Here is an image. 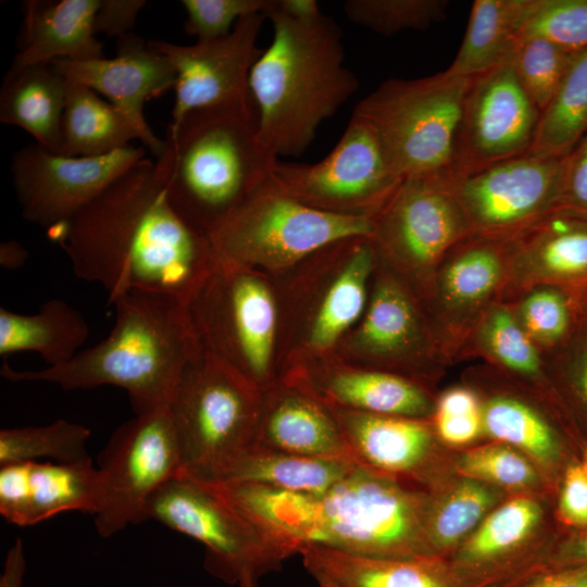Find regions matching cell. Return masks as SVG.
I'll list each match as a JSON object with an SVG mask.
<instances>
[{
    "label": "cell",
    "mask_w": 587,
    "mask_h": 587,
    "mask_svg": "<svg viewBox=\"0 0 587 587\" xmlns=\"http://www.w3.org/2000/svg\"><path fill=\"white\" fill-rule=\"evenodd\" d=\"M58 229L75 275L100 284L109 303L135 290L188 303L217 262L209 237L171 207L155 162L146 158Z\"/></svg>",
    "instance_id": "6da1fadb"
},
{
    "label": "cell",
    "mask_w": 587,
    "mask_h": 587,
    "mask_svg": "<svg viewBox=\"0 0 587 587\" xmlns=\"http://www.w3.org/2000/svg\"><path fill=\"white\" fill-rule=\"evenodd\" d=\"M115 321L109 335L68 362L35 371L3 363L13 382H46L65 390L115 386L136 414L167 407L186 366L202 351L185 301L157 292L128 291L110 302Z\"/></svg>",
    "instance_id": "7a4b0ae2"
},
{
    "label": "cell",
    "mask_w": 587,
    "mask_h": 587,
    "mask_svg": "<svg viewBox=\"0 0 587 587\" xmlns=\"http://www.w3.org/2000/svg\"><path fill=\"white\" fill-rule=\"evenodd\" d=\"M266 18L273 37L249 77L259 136L278 159L299 157L321 124L355 93L359 82L345 66L341 32L332 18H294L277 0Z\"/></svg>",
    "instance_id": "3957f363"
},
{
    "label": "cell",
    "mask_w": 587,
    "mask_h": 587,
    "mask_svg": "<svg viewBox=\"0 0 587 587\" xmlns=\"http://www.w3.org/2000/svg\"><path fill=\"white\" fill-rule=\"evenodd\" d=\"M278 160L260 139L251 102L190 111L168 127L154 162L171 207L209 237L272 175Z\"/></svg>",
    "instance_id": "277c9868"
},
{
    "label": "cell",
    "mask_w": 587,
    "mask_h": 587,
    "mask_svg": "<svg viewBox=\"0 0 587 587\" xmlns=\"http://www.w3.org/2000/svg\"><path fill=\"white\" fill-rule=\"evenodd\" d=\"M377 264L370 237H349L272 277L280 310L279 376L334 352L365 311Z\"/></svg>",
    "instance_id": "5b68a950"
},
{
    "label": "cell",
    "mask_w": 587,
    "mask_h": 587,
    "mask_svg": "<svg viewBox=\"0 0 587 587\" xmlns=\"http://www.w3.org/2000/svg\"><path fill=\"white\" fill-rule=\"evenodd\" d=\"M262 390L204 350L184 370L168 403L182 474L222 483L254 445Z\"/></svg>",
    "instance_id": "8992f818"
},
{
    "label": "cell",
    "mask_w": 587,
    "mask_h": 587,
    "mask_svg": "<svg viewBox=\"0 0 587 587\" xmlns=\"http://www.w3.org/2000/svg\"><path fill=\"white\" fill-rule=\"evenodd\" d=\"M472 77L444 72L415 79H388L364 97L352 114L377 133L402 178L454 180L455 146Z\"/></svg>",
    "instance_id": "52a82bcc"
},
{
    "label": "cell",
    "mask_w": 587,
    "mask_h": 587,
    "mask_svg": "<svg viewBox=\"0 0 587 587\" xmlns=\"http://www.w3.org/2000/svg\"><path fill=\"white\" fill-rule=\"evenodd\" d=\"M187 305L205 352L260 390L278 379L280 310L271 276L217 261Z\"/></svg>",
    "instance_id": "ba28073f"
},
{
    "label": "cell",
    "mask_w": 587,
    "mask_h": 587,
    "mask_svg": "<svg viewBox=\"0 0 587 587\" xmlns=\"http://www.w3.org/2000/svg\"><path fill=\"white\" fill-rule=\"evenodd\" d=\"M372 232L373 217L309 207L271 175L209 239L217 261L277 277L333 242Z\"/></svg>",
    "instance_id": "9c48e42d"
},
{
    "label": "cell",
    "mask_w": 587,
    "mask_h": 587,
    "mask_svg": "<svg viewBox=\"0 0 587 587\" xmlns=\"http://www.w3.org/2000/svg\"><path fill=\"white\" fill-rule=\"evenodd\" d=\"M320 501V546L382 559L436 557L426 536L432 495L407 480L357 463Z\"/></svg>",
    "instance_id": "30bf717a"
},
{
    "label": "cell",
    "mask_w": 587,
    "mask_h": 587,
    "mask_svg": "<svg viewBox=\"0 0 587 587\" xmlns=\"http://www.w3.org/2000/svg\"><path fill=\"white\" fill-rule=\"evenodd\" d=\"M148 520L202 544L205 567L228 584H239L243 577L257 580L291 557L213 484L182 473L153 495L145 513Z\"/></svg>",
    "instance_id": "8fae6325"
},
{
    "label": "cell",
    "mask_w": 587,
    "mask_h": 587,
    "mask_svg": "<svg viewBox=\"0 0 587 587\" xmlns=\"http://www.w3.org/2000/svg\"><path fill=\"white\" fill-rule=\"evenodd\" d=\"M470 234L451 183L402 179L373 216L370 237L378 264L425 298L446 253Z\"/></svg>",
    "instance_id": "7c38bea8"
},
{
    "label": "cell",
    "mask_w": 587,
    "mask_h": 587,
    "mask_svg": "<svg viewBox=\"0 0 587 587\" xmlns=\"http://www.w3.org/2000/svg\"><path fill=\"white\" fill-rule=\"evenodd\" d=\"M98 534L109 538L145 522L153 495L182 473L179 446L168 407L136 414L111 436L99 455Z\"/></svg>",
    "instance_id": "4fadbf2b"
},
{
    "label": "cell",
    "mask_w": 587,
    "mask_h": 587,
    "mask_svg": "<svg viewBox=\"0 0 587 587\" xmlns=\"http://www.w3.org/2000/svg\"><path fill=\"white\" fill-rule=\"evenodd\" d=\"M333 354L350 364L422 384L449 361L423 302L403 280L379 264L362 317Z\"/></svg>",
    "instance_id": "5bb4252c"
},
{
    "label": "cell",
    "mask_w": 587,
    "mask_h": 587,
    "mask_svg": "<svg viewBox=\"0 0 587 587\" xmlns=\"http://www.w3.org/2000/svg\"><path fill=\"white\" fill-rule=\"evenodd\" d=\"M272 178L286 193L309 207L370 217L402 180L376 130L354 114L324 159L312 164L278 160Z\"/></svg>",
    "instance_id": "9a60e30c"
},
{
    "label": "cell",
    "mask_w": 587,
    "mask_h": 587,
    "mask_svg": "<svg viewBox=\"0 0 587 587\" xmlns=\"http://www.w3.org/2000/svg\"><path fill=\"white\" fill-rule=\"evenodd\" d=\"M513 250L512 236L470 233L439 263L422 302L449 361L485 312L503 301Z\"/></svg>",
    "instance_id": "2e32d148"
},
{
    "label": "cell",
    "mask_w": 587,
    "mask_h": 587,
    "mask_svg": "<svg viewBox=\"0 0 587 587\" xmlns=\"http://www.w3.org/2000/svg\"><path fill=\"white\" fill-rule=\"evenodd\" d=\"M565 157L527 152L452 183L470 233L514 236L560 207Z\"/></svg>",
    "instance_id": "e0dca14e"
},
{
    "label": "cell",
    "mask_w": 587,
    "mask_h": 587,
    "mask_svg": "<svg viewBox=\"0 0 587 587\" xmlns=\"http://www.w3.org/2000/svg\"><path fill=\"white\" fill-rule=\"evenodd\" d=\"M128 146L98 157H67L37 143L16 151L11 172L22 215L45 228H60L118 176L143 160Z\"/></svg>",
    "instance_id": "ac0fdd59"
},
{
    "label": "cell",
    "mask_w": 587,
    "mask_h": 587,
    "mask_svg": "<svg viewBox=\"0 0 587 587\" xmlns=\"http://www.w3.org/2000/svg\"><path fill=\"white\" fill-rule=\"evenodd\" d=\"M539 116L511 62L472 76L457 138L453 183L529 152Z\"/></svg>",
    "instance_id": "d6986e66"
},
{
    "label": "cell",
    "mask_w": 587,
    "mask_h": 587,
    "mask_svg": "<svg viewBox=\"0 0 587 587\" xmlns=\"http://www.w3.org/2000/svg\"><path fill=\"white\" fill-rule=\"evenodd\" d=\"M265 18L263 13L243 16L228 35L193 45L148 41L150 48L168 59L176 74L168 127L196 109L253 102L249 77L263 51L257 42Z\"/></svg>",
    "instance_id": "ffe728a7"
},
{
    "label": "cell",
    "mask_w": 587,
    "mask_h": 587,
    "mask_svg": "<svg viewBox=\"0 0 587 587\" xmlns=\"http://www.w3.org/2000/svg\"><path fill=\"white\" fill-rule=\"evenodd\" d=\"M284 377L330 408L428 419L435 401L424 384L395 373L359 366L335 354L313 358L285 370Z\"/></svg>",
    "instance_id": "44dd1931"
},
{
    "label": "cell",
    "mask_w": 587,
    "mask_h": 587,
    "mask_svg": "<svg viewBox=\"0 0 587 587\" xmlns=\"http://www.w3.org/2000/svg\"><path fill=\"white\" fill-rule=\"evenodd\" d=\"M63 77L105 96L141 133V142L155 158L165 140L155 136L143 115L145 103L174 89L176 74L168 59L134 35L120 37L113 58L51 62Z\"/></svg>",
    "instance_id": "7402d4cb"
},
{
    "label": "cell",
    "mask_w": 587,
    "mask_h": 587,
    "mask_svg": "<svg viewBox=\"0 0 587 587\" xmlns=\"http://www.w3.org/2000/svg\"><path fill=\"white\" fill-rule=\"evenodd\" d=\"M330 409L359 464L407 482L432 478L437 437L428 419Z\"/></svg>",
    "instance_id": "603a6c76"
},
{
    "label": "cell",
    "mask_w": 587,
    "mask_h": 587,
    "mask_svg": "<svg viewBox=\"0 0 587 587\" xmlns=\"http://www.w3.org/2000/svg\"><path fill=\"white\" fill-rule=\"evenodd\" d=\"M513 237L511 301L532 287H564L587 279V214L558 207Z\"/></svg>",
    "instance_id": "cb8c5ba5"
},
{
    "label": "cell",
    "mask_w": 587,
    "mask_h": 587,
    "mask_svg": "<svg viewBox=\"0 0 587 587\" xmlns=\"http://www.w3.org/2000/svg\"><path fill=\"white\" fill-rule=\"evenodd\" d=\"M541 517L540 504L529 497L488 513L448 560L462 587H501L526 573L519 555Z\"/></svg>",
    "instance_id": "d4e9b609"
},
{
    "label": "cell",
    "mask_w": 587,
    "mask_h": 587,
    "mask_svg": "<svg viewBox=\"0 0 587 587\" xmlns=\"http://www.w3.org/2000/svg\"><path fill=\"white\" fill-rule=\"evenodd\" d=\"M254 445L308 457H351L332 409L284 377L262 390Z\"/></svg>",
    "instance_id": "484cf974"
},
{
    "label": "cell",
    "mask_w": 587,
    "mask_h": 587,
    "mask_svg": "<svg viewBox=\"0 0 587 587\" xmlns=\"http://www.w3.org/2000/svg\"><path fill=\"white\" fill-rule=\"evenodd\" d=\"M102 0L28 1L24 43L9 71L55 60L104 58L95 18Z\"/></svg>",
    "instance_id": "4316f807"
},
{
    "label": "cell",
    "mask_w": 587,
    "mask_h": 587,
    "mask_svg": "<svg viewBox=\"0 0 587 587\" xmlns=\"http://www.w3.org/2000/svg\"><path fill=\"white\" fill-rule=\"evenodd\" d=\"M308 572L341 587H462L441 557L382 559L311 545L300 552Z\"/></svg>",
    "instance_id": "83f0119b"
},
{
    "label": "cell",
    "mask_w": 587,
    "mask_h": 587,
    "mask_svg": "<svg viewBox=\"0 0 587 587\" xmlns=\"http://www.w3.org/2000/svg\"><path fill=\"white\" fill-rule=\"evenodd\" d=\"M213 485L291 555L321 544L320 496L247 483Z\"/></svg>",
    "instance_id": "f1b7e54d"
},
{
    "label": "cell",
    "mask_w": 587,
    "mask_h": 587,
    "mask_svg": "<svg viewBox=\"0 0 587 587\" xmlns=\"http://www.w3.org/2000/svg\"><path fill=\"white\" fill-rule=\"evenodd\" d=\"M66 79L52 63L8 71L0 92V121L29 133L41 148L60 153Z\"/></svg>",
    "instance_id": "f546056e"
},
{
    "label": "cell",
    "mask_w": 587,
    "mask_h": 587,
    "mask_svg": "<svg viewBox=\"0 0 587 587\" xmlns=\"http://www.w3.org/2000/svg\"><path fill=\"white\" fill-rule=\"evenodd\" d=\"M88 336L83 315L61 299L43 302L29 315L0 309V355L33 351L57 366L73 359Z\"/></svg>",
    "instance_id": "4dcf8cb0"
},
{
    "label": "cell",
    "mask_w": 587,
    "mask_h": 587,
    "mask_svg": "<svg viewBox=\"0 0 587 587\" xmlns=\"http://www.w3.org/2000/svg\"><path fill=\"white\" fill-rule=\"evenodd\" d=\"M141 133L134 122L96 91L66 79L60 154L98 157L126 148Z\"/></svg>",
    "instance_id": "1f68e13d"
},
{
    "label": "cell",
    "mask_w": 587,
    "mask_h": 587,
    "mask_svg": "<svg viewBox=\"0 0 587 587\" xmlns=\"http://www.w3.org/2000/svg\"><path fill=\"white\" fill-rule=\"evenodd\" d=\"M357 463L351 457H308L253 445L222 483L257 484L323 496Z\"/></svg>",
    "instance_id": "d6a6232c"
},
{
    "label": "cell",
    "mask_w": 587,
    "mask_h": 587,
    "mask_svg": "<svg viewBox=\"0 0 587 587\" xmlns=\"http://www.w3.org/2000/svg\"><path fill=\"white\" fill-rule=\"evenodd\" d=\"M100 480L90 457L73 462H29L26 526L68 511L95 515Z\"/></svg>",
    "instance_id": "836d02e7"
},
{
    "label": "cell",
    "mask_w": 587,
    "mask_h": 587,
    "mask_svg": "<svg viewBox=\"0 0 587 587\" xmlns=\"http://www.w3.org/2000/svg\"><path fill=\"white\" fill-rule=\"evenodd\" d=\"M522 0H475L460 49L446 70L472 77L510 62L517 41Z\"/></svg>",
    "instance_id": "e575fe53"
},
{
    "label": "cell",
    "mask_w": 587,
    "mask_h": 587,
    "mask_svg": "<svg viewBox=\"0 0 587 587\" xmlns=\"http://www.w3.org/2000/svg\"><path fill=\"white\" fill-rule=\"evenodd\" d=\"M474 353L527 380L544 375V353L519 324L511 305L492 304L475 325L461 354Z\"/></svg>",
    "instance_id": "d590c367"
},
{
    "label": "cell",
    "mask_w": 587,
    "mask_h": 587,
    "mask_svg": "<svg viewBox=\"0 0 587 587\" xmlns=\"http://www.w3.org/2000/svg\"><path fill=\"white\" fill-rule=\"evenodd\" d=\"M587 132V49L574 53L549 104L540 113L529 152L566 155Z\"/></svg>",
    "instance_id": "8d00e7d4"
},
{
    "label": "cell",
    "mask_w": 587,
    "mask_h": 587,
    "mask_svg": "<svg viewBox=\"0 0 587 587\" xmlns=\"http://www.w3.org/2000/svg\"><path fill=\"white\" fill-rule=\"evenodd\" d=\"M483 433L523 451L541 465L558 461L561 446L546 417L532 404L511 395H495L482 402Z\"/></svg>",
    "instance_id": "74e56055"
},
{
    "label": "cell",
    "mask_w": 587,
    "mask_h": 587,
    "mask_svg": "<svg viewBox=\"0 0 587 587\" xmlns=\"http://www.w3.org/2000/svg\"><path fill=\"white\" fill-rule=\"evenodd\" d=\"M497 495L488 484L465 477L444 495H432L426 536L434 555L445 558L487 516Z\"/></svg>",
    "instance_id": "f35d334b"
},
{
    "label": "cell",
    "mask_w": 587,
    "mask_h": 587,
    "mask_svg": "<svg viewBox=\"0 0 587 587\" xmlns=\"http://www.w3.org/2000/svg\"><path fill=\"white\" fill-rule=\"evenodd\" d=\"M90 435L86 426L66 420L40 426L3 428L0 430V465L39 459L63 463L87 458Z\"/></svg>",
    "instance_id": "ab89813d"
},
{
    "label": "cell",
    "mask_w": 587,
    "mask_h": 587,
    "mask_svg": "<svg viewBox=\"0 0 587 587\" xmlns=\"http://www.w3.org/2000/svg\"><path fill=\"white\" fill-rule=\"evenodd\" d=\"M530 36L570 53L587 49V0H522L517 39Z\"/></svg>",
    "instance_id": "60d3db41"
},
{
    "label": "cell",
    "mask_w": 587,
    "mask_h": 587,
    "mask_svg": "<svg viewBox=\"0 0 587 587\" xmlns=\"http://www.w3.org/2000/svg\"><path fill=\"white\" fill-rule=\"evenodd\" d=\"M508 303L523 330L542 353L567 336L572 325V305L562 287L535 286Z\"/></svg>",
    "instance_id": "b9f144b4"
},
{
    "label": "cell",
    "mask_w": 587,
    "mask_h": 587,
    "mask_svg": "<svg viewBox=\"0 0 587 587\" xmlns=\"http://www.w3.org/2000/svg\"><path fill=\"white\" fill-rule=\"evenodd\" d=\"M447 0H348L344 12L354 24L384 36L424 30L445 18Z\"/></svg>",
    "instance_id": "7bdbcfd3"
},
{
    "label": "cell",
    "mask_w": 587,
    "mask_h": 587,
    "mask_svg": "<svg viewBox=\"0 0 587 587\" xmlns=\"http://www.w3.org/2000/svg\"><path fill=\"white\" fill-rule=\"evenodd\" d=\"M573 55L542 37L517 39L510 62L540 113L554 96Z\"/></svg>",
    "instance_id": "ee69618b"
},
{
    "label": "cell",
    "mask_w": 587,
    "mask_h": 587,
    "mask_svg": "<svg viewBox=\"0 0 587 587\" xmlns=\"http://www.w3.org/2000/svg\"><path fill=\"white\" fill-rule=\"evenodd\" d=\"M465 477L510 489H526L538 482L527 458L508 445H488L463 453L457 462Z\"/></svg>",
    "instance_id": "f6af8a7d"
},
{
    "label": "cell",
    "mask_w": 587,
    "mask_h": 587,
    "mask_svg": "<svg viewBox=\"0 0 587 587\" xmlns=\"http://www.w3.org/2000/svg\"><path fill=\"white\" fill-rule=\"evenodd\" d=\"M432 417L436 437L448 445L469 444L483 433L482 402L465 387L445 391L435 401Z\"/></svg>",
    "instance_id": "bcb514c9"
},
{
    "label": "cell",
    "mask_w": 587,
    "mask_h": 587,
    "mask_svg": "<svg viewBox=\"0 0 587 587\" xmlns=\"http://www.w3.org/2000/svg\"><path fill=\"white\" fill-rule=\"evenodd\" d=\"M273 0H183L186 12L185 32L197 40L228 35L243 16L266 15Z\"/></svg>",
    "instance_id": "7dc6e473"
},
{
    "label": "cell",
    "mask_w": 587,
    "mask_h": 587,
    "mask_svg": "<svg viewBox=\"0 0 587 587\" xmlns=\"http://www.w3.org/2000/svg\"><path fill=\"white\" fill-rule=\"evenodd\" d=\"M29 462L0 465V514L18 526H26Z\"/></svg>",
    "instance_id": "c3c4849f"
},
{
    "label": "cell",
    "mask_w": 587,
    "mask_h": 587,
    "mask_svg": "<svg viewBox=\"0 0 587 587\" xmlns=\"http://www.w3.org/2000/svg\"><path fill=\"white\" fill-rule=\"evenodd\" d=\"M561 207L587 214V132L565 157Z\"/></svg>",
    "instance_id": "681fc988"
},
{
    "label": "cell",
    "mask_w": 587,
    "mask_h": 587,
    "mask_svg": "<svg viewBox=\"0 0 587 587\" xmlns=\"http://www.w3.org/2000/svg\"><path fill=\"white\" fill-rule=\"evenodd\" d=\"M501 587H587V563L536 566Z\"/></svg>",
    "instance_id": "f907efd6"
},
{
    "label": "cell",
    "mask_w": 587,
    "mask_h": 587,
    "mask_svg": "<svg viewBox=\"0 0 587 587\" xmlns=\"http://www.w3.org/2000/svg\"><path fill=\"white\" fill-rule=\"evenodd\" d=\"M559 510L566 523L587 526V473L583 465L575 463L567 467Z\"/></svg>",
    "instance_id": "816d5d0a"
},
{
    "label": "cell",
    "mask_w": 587,
    "mask_h": 587,
    "mask_svg": "<svg viewBox=\"0 0 587 587\" xmlns=\"http://www.w3.org/2000/svg\"><path fill=\"white\" fill-rule=\"evenodd\" d=\"M142 0H102L95 18V33L125 36L133 28Z\"/></svg>",
    "instance_id": "f5cc1de1"
},
{
    "label": "cell",
    "mask_w": 587,
    "mask_h": 587,
    "mask_svg": "<svg viewBox=\"0 0 587 587\" xmlns=\"http://www.w3.org/2000/svg\"><path fill=\"white\" fill-rule=\"evenodd\" d=\"M25 567L23 541L16 538L7 552L0 587H22Z\"/></svg>",
    "instance_id": "db71d44e"
},
{
    "label": "cell",
    "mask_w": 587,
    "mask_h": 587,
    "mask_svg": "<svg viewBox=\"0 0 587 587\" xmlns=\"http://www.w3.org/2000/svg\"><path fill=\"white\" fill-rule=\"evenodd\" d=\"M580 563H587V533L560 546L549 558L548 563L542 565L557 566Z\"/></svg>",
    "instance_id": "11a10c76"
},
{
    "label": "cell",
    "mask_w": 587,
    "mask_h": 587,
    "mask_svg": "<svg viewBox=\"0 0 587 587\" xmlns=\"http://www.w3.org/2000/svg\"><path fill=\"white\" fill-rule=\"evenodd\" d=\"M277 7L297 20H314L323 14L314 0H277Z\"/></svg>",
    "instance_id": "9f6ffc18"
},
{
    "label": "cell",
    "mask_w": 587,
    "mask_h": 587,
    "mask_svg": "<svg viewBox=\"0 0 587 587\" xmlns=\"http://www.w3.org/2000/svg\"><path fill=\"white\" fill-rule=\"evenodd\" d=\"M27 257V251L15 240L3 241L0 246V263L5 268L22 266Z\"/></svg>",
    "instance_id": "6f0895ef"
},
{
    "label": "cell",
    "mask_w": 587,
    "mask_h": 587,
    "mask_svg": "<svg viewBox=\"0 0 587 587\" xmlns=\"http://www.w3.org/2000/svg\"><path fill=\"white\" fill-rule=\"evenodd\" d=\"M578 382L582 394L587 402V349L580 360Z\"/></svg>",
    "instance_id": "680465c9"
},
{
    "label": "cell",
    "mask_w": 587,
    "mask_h": 587,
    "mask_svg": "<svg viewBox=\"0 0 587 587\" xmlns=\"http://www.w3.org/2000/svg\"><path fill=\"white\" fill-rule=\"evenodd\" d=\"M316 582L319 583L320 587H341L340 585L328 578H317Z\"/></svg>",
    "instance_id": "91938a15"
},
{
    "label": "cell",
    "mask_w": 587,
    "mask_h": 587,
    "mask_svg": "<svg viewBox=\"0 0 587 587\" xmlns=\"http://www.w3.org/2000/svg\"><path fill=\"white\" fill-rule=\"evenodd\" d=\"M255 579L254 578H251V577H243L240 583H239V586L240 587H257L255 585Z\"/></svg>",
    "instance_id": "94428289"
},
{
    "label": "cell",
    "mask_w": 587,
    "mask_h": 587,
    "mask_svg": "<svg viewBox=\"0 0 587 587\" xmlns=\"http://www.w3.org/2000/svg\"><path fill=\"white\" fill-rule=\"evenodd\" d=\"M583 466L587 473V450L585 451V457H584V463H583Z\"/></svg>",
    "instance_id": "6125c7cd"
}]
</instances>
